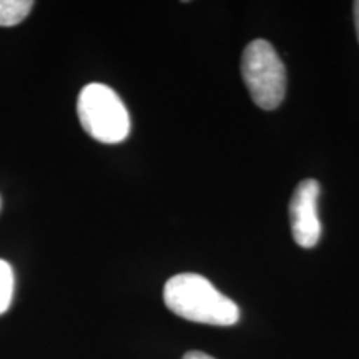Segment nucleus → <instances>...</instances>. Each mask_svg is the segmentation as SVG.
Listing matches in <instances>:
<instances>
[{"mask_svg":"<svg viewBox=\"0 0 359 359\" xmlns=\"http://www.w3.org/2000/svg\"><path fill=\"white\" fill-rule=\"evenodd\" d=\"M167 308L183 320L212 326H231L240 320V308L196 273H180L165 285Z\"/></svg>","mask_w":359,"mask_h":359,"instance_id":"obj_1","label":"nucleus"},{"mask_svg":"<svg viewBox=\"0 0 359 359\" xmlns=\"http://www.w3.org/2000/svg\"><path fill=\"white\" fill-rule=\"evenodd\" d=\"M183 359H215V358H212L210 354H206L203 351H190L183 356Z\"/></svg>","mask_w":359,"mask_h":359,"instance_id":"obj_7","label":"nucleus"},{"mask_svg":"<svg viewBox=\"0 0 359 359\" xmlns=\"http://www.w3.org/2000/svg\"><path fill=\"white\" fill-rule=\"evenodd\" d=\"M320 183L316 180H303L291 196L290 223L294 241L302 248H313L321 238V222L318 215Z\"/></svg>","mask_w":359,"mask_h":359,"instance_id":"obj_4","label":"nucleus"},{"mask_svg":"<svg viewBox=\"0 0 359 359\" xmlns=\"http://www.w3.org/2000/svg\"><path fill=\"white\" fill-rule=\"evenodd\" d=\"M32 7V0H0V27L19 25Z\"/></svg>","mask_w":359,"mask_h":359,"instance_id":"obj_5","label":"nucleus"},{"mask_svg":"<svg viewBox=\"0 0 359 359\" xmlns=\"http://www.w3.org/2000/svg\"><path fill=\"white\" fill-rule=\"evenodd\" d=\"M241 75L251 100L259 109L275 110L286 92V70L273 45L258 39L246 45L241 57Z\"/></svg>","mask_w":359,"mask_h":359,"instance_id":"obj_3","label":"nucleus"},{"mask_svg":"<svg viewBox=\"0 0 359 359\" xmlns=\"http://www.w3.org/2000/svg\"><path fill=\"white\" fill-rule=\"evenodd\" d=\"M354 25H356V34L359 40V0L354 2Z\"/></svg>","mask_w":359,"mask_h":359,"instance_id":"obj_8","label":"nucleus"},{"mask_svg":"<svg viewBox=\"0 0 359 359\" xmlns=\"http://www.w3.org/2000/svg\"><path fill=\"white\" fill-rule=\"evenodd\" d=\"M77 114L93 140L115 145L130 135V115L115 90L103 83H88L79 93Z\"/></svg>","mask_w":359,"mask_h":359,"instance_id":"obj_2","label":"nucleus"},{"mask_svg":"<svg viewBox=\"0 0 359 359\" xmlns=\"http://www.w3.org/2000/svg\"><path fill=\"white\" fill-rule=\"evenodd\" d=\"M13 290H15L13 269L6 259H0V314H4L11 308Z\"/></svg>","mask_w":359,"mask_h":359,"instance_id":"obj_6","label":"nucleus"}]
</instances>
